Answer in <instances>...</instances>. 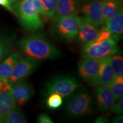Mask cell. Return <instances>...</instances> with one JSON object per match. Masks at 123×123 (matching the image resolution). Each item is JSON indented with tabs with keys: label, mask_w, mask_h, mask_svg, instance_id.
Listing matches in <instances>:
<instances>
[{
	"label": "cell",
	"mask_w": 123,
	"mask_h": 123,
	"mask_svg": "<svg viewBox=\"0 0 123 123\" xmlns=\"http://www.w3.org/2000/svg\"><path fill=\"white\" fill-rule=\"evenodd\" d=\"M20 53L39 61L54 59L59 57L61 52L44 35L33 33L22 38L18 42Z\"/></svg>",
	"instance_id": "obj_1"
},
{
	"label": "cell",
	"mask_w": 123,
	"mask_h": 123,
	"mask_svg": "<svg viewBox=\"0 0 123 123\" xmlns=\"http://www.w3.org/2000/svg\"><path fill=\"white\" fill-rule=\"evenodd\" d=\"M20 25L26 30L34 31L43 26L47 19L40 0H20L15 9Z\"/></svg>",
	"instance_id": "obj_2"
},
{
	"label": "cell",
	"mask_w": 123,
	"mask_h": 123,
	"mask_svg": "<svg viewBox=\"0 0 123 123\" xmlns=\"http://www.w3.org/2000/svg\"><path fill=\"white\" fill-rule=\"evenodd\" d=\"M94 105L90 93L84 89H79L67 97L65 107L66 114L74 119L90 116L93 112Z\"/></svg>",
	"instance_id": "obj_3"
},
{
	"label": "cell",
	"mask_w": 123,
	"mask_h": 123,
	"mask_svg": "<svg viewBox=\"0 0 123 123\" xmlns=\"http://www.w3.org/2000/svg\"><path fill=\"white\" fill-rule=\"evenodd\" d=\"M81 21L78 14L68 15L53 18L50 28L51 35L61 42H70L76 37Z\"/></svg>",
	"instance_id": "obj_4"
},
{
	"label": "cell",
	"mask_w": 123,
	"mask_h": 123,
	"mask_svg": "<svg viewBox=\"0 0 123 123\" xmlns=\"http://www.w3.org/2000/svg\"><path fill=\"white\" fill-rule=\"evenodd\" d=\"M118 50L117 41L113 37H107L105 35L99 33L94 41L84 44L82 49L84 58L101 59L115 54Z\"/></svg>",
	"instance_id": "obj_5"
},
{
	"label": "cell",
	"mask_w": 123,
	"mask_h": 123,
	"mask_svg": "<svg viewBox=\"0 0 123 123\" xmlns=\"http://www.w3.org/2000/svg\"><path fill=\"white\" fill-rule=\"evenodd\" d=\"M80 83L74 77L67 75L55 76L47 81L43 88L46 96L57 93L63 98H67L79 90Z\"/></svg>",
	"instance_id": "obj_6"
},
{
	"label": "cell",
	"mask_w": 123,
	"mask_h": 123,
	"mask_svg": "<svg viewBox=\"0 0 123 123\" xmlns=\"http://www.w3.org/2000/svg\"><path fill=\"white\" fill-rule=\"evenodd\" d=\"M39 64V61L34 58L26 57L20 59L17 64L10 78L9 82L10 84L17 81L25 79L37 69Z\"/></svg>",
	"instance_id": "obj_7"
},
{
	"label": "cell",
	"mask_w": 123,
	"mask_h": 123,
	"mask_svg": "<svg viewBox=\"0 0 123 123\" xmlns=\"http://www.w3.org/2000/svg\"><path fill=\"white\" fill-rule=\"evenodd\" d=\"M100 59L84 58L78 63V73L80 78L90 85H97Z\"/></svg>",
	"instance_id": "obj_8"
},
{
	"label": "cell",
	"mask_w": 123,
	"mask_h": 123,
	"mask_svg": "<svg viewBox=\"0 0 123 123\" xmlns=\"http://www.w3.org/2000/svg\"><path fill=\"white\" fill-rule=\"evenodd\" d=\"M81 20L87 21L96 26L104 24L101 12V0H92L81 6L80 9Z\"/></svg>",
	"instance_id": "obj_9"
},
{
	"label": "cell",
	"mask_w": 123,
	"mask_h": 123,
	"mask_svg": "<svg viewBox=\"0 0 123 123\" xmlns=\"http://www.w3.org/2000/svg\"><path fill=\"white\" fill-rule=\"evenodd\" d=\"M10 92L17 104L20 107L25 105L34 93L32 86L25 79L10 84Z\"/></svg>",
	"instance_id": "obj_10"
},
{
	"label": "cell",
	"mask_w": 123,
	"mask_h": 123,
	"mask_svg": "<svg viewBox=\"0 0 123 123\" xmlns=\"http://www.w3.org/2000/svg\"><path fill=\"white\" fill-rule=\"evenodd\" d=\"M94 91L100 111L105 115L110 114L116 100L110 89L108 87L98 85L95 87Z\"/></svg>",
	"instance_id": "obj_11"
},
{
	"label": "cell",
	"mask_w": 123,
	"mask_h": 123,
	"mask_svg": "<svg viewBox=\"0 0 123 123\" xmlns=\"http://www.w3.org/2000/svg\"><path fill=\"white\" fill-rule=\"evenodd\" d=\"M99 32L98 26L81 19L76 38L79 43L84 45L94 41L98 37Z\"/></svg>",
	"instance_id": "obj_12"
},
{
	"label": "cell",
	"mask_w": 123,
	"mask_h": 123,
	"mask_svg": "<svg viewBox=\"0 0 123 123\" xmlns=\"http://www.w3.org/2000/svg\"><path fill=\"white\" fill-rule=\"evenodd\" d=\"M116 78L111 64L110 56L100 59L97 85L108 87Z\"/></svg>",
	"instance_id": "obj_13"
},
{
	"label": "cell",
	"mask_w": 123,
	"mask_h": 123,
	"mask_svg": "<svg viewBox=\"0 0 123 123\" xmlns=\"http://www.w3.org/2000/svg\"><path fill=\"white\" fill-rule=\"evenodd\" d=\"M81 0H58L56 11L53 18L78 14L81 7Z\"/></svg>",
	"instance_id": "obj_14"
},
{
	"label": "cell",
	"mask_w": 123,
	"mask_h": 123,
	"mask_svg": "<svg viewBox=\"0 0 123 123\" xmlns=\"http://www.w3.org/2000/svg\"><path fill=\"white\" fill-rule=\"evenodd\" d=\"M105 26L111 33L113 38L116 41L122 38L123 33V10H120L115 16L104 22Z\"/></svg>",
	"instance_id": "obj_15"
},
{
	"label": "cell",
	"mask_w": 123,
	"mask_h": 123,
	"mask_svg": "<svg viewBox=\"0 0 123 123\" xmlns=\"http://www.w3.org/2000/svg\"><path fill=\"white\" fill-rule=\"evenodd\" d=\"M21 58L19 53H14L0 63V78L9 80L15 64Z\"/></svg>",
	"instance_id": "obj_16"
},
{
	"label": "cell",
	"mask_w": 123,
	"mask_h": 123,
	"mask_svg": "<svg viewBox=\"0 0 123 123\" xmlns=\"http://www.w3.org/2000/svg\"><path fill=\"white\" fill-rule=\"evenodd\" d=\"M123 9V5L117 0H101V12L104 22L108 21Z\"/></svg>",
	"instance_id": "obj_17"
},
{
	"label": "cell",
	"mask_w": 123,
	"mask_h": 123,
	"mask_svg": "<svg viewBox=\"0 0 123 123\" xmlns=\"http://www.w3.org/2000/svg\"><path fill=\"white\" fill-rule=\"evenodd\" d=\"M17 107V103L10 91L0 95V117L2 123L6 115Z\"/></svg>",
	"instance_id": "obj_18"
},
{
	"label": "cell",
	"mask_w": 123,
	"mask_h": 123,
	"mask_svg": "<svg viewBox=\"0 0 123 123\" xmlns=\"http://www.w3.org/2000/svg\"><path fill=\"white\" fill-rule=\"evenodd\" d=\"M2 123H26V118L24 112L19 108L15 107L6 115Z\"/></svg>",
	"instance_id": "obj_19"
},
{
	"label": "cell",
	"mask_w": 123,
	"mask_h": 123,
	"mask_svg": "<svg viewBox=\"0 0 123 123\" xmlns=\"http://www.w3.org/2000/svg\"><path fill=\"white\" fill-rule=\"evenodd\" d=\"M111 64L116 78L123 76V58L119 51L110 56Z\"/></svg>",
	"instance_id": "obj_20"
},
{
	"label": "cell",
	"mask_w": 123,
	"mask_h": 123,
	"mask_svg": "<svg viewBox=\"0 0 123 123\" xmlns=\"http://www.w3.org/2000/svg\"><path fill=\"white\" fill-rule=\"evenodd\" d=\"M115 99L118 100L123 95V76L116 78L108 87Z\"/></svg>",
	"instance_id": "obj_21"
},
{
	"label": "cell",
	"mask_w": 123,
	"mask_h": 123,
	"mask_svg": "<svg viewBox=\"0 0 123 123\" xmlns=\"http://www.w3.org/2000/svg\"><path fill=\"white\" fill-rule=\"evenodd\" d=\"M47 19L53 18L56 11L58 0H40Z\"/></svg>",
	"instance_id": "obj_22"
},
{
	"label": "cell",
	"mask_w": 123,
	"mask_h": 123,
	"mask_svg": "<svg viewBox=\"0 0 123 123\" xmlns=\"http://www.w3.org/2000/svg\"><path fill=\"white\" fill-rule=\"evenodd\" d=\"M46 105L49 108L56 110L61 107L63 104V98L57 93H51L47 96Z\"/></svg>",
	"instance_id": "obj_23"
},
{
	"label": "cell",
	"mask_w": 123,
	"mask_h": 123,
	"mask_svg": "<svg viewBox=\"0 0 123 123\" xmlns=\"http://www.w3.org/2000/svg\"><path fill=\"white\" fill-rule=\"evenodd\" d=\"M12 44L9 39L0 34V62L11 51Z\"/></svg>",
	"instance_id": "obj_24"
},
{
	"label": "cell",
	"mask_w": 123,
	"mask_h": 123,
	"mask_svg": "<svg viewBox=\"0 0 123 123\" xmlns=\"http://www.w3.org/2000/svg\"><path fill=\"white\" fill-rule=\"evenodd\" d=\"M112 112H114L116 114H122L123 112V97L119 98L112 108Z\"/></svg>",
	"instance_id": "obj_25"
},
{
	"label": "cell",
	"mask_w": 123,
	"mask_h": 123,
	"mask_svg": "<svg viewBox=\"0 0 123 123\" xmlns=\"http://www.w3.org/2000/svg\"><path fill=\"white\" fill-rule=\"evenodd\" d=\"M10 90V84L9 80L4 78H0V95Z\"/></svg>",
	"instance_id": "obj_26"
},
{
	"label": "cell",
	"mask_w": 123,
	"mask_h": 123,
	"mask_svg": "<svg viewBox=\"0 0 123 123\" xmlns=\"http://www.w3.org/2000/svg\"><path fill=\"white\" fill-rule=\"evenodd\" d=\"M37 122L39 123H53L54 121L47 114L41 113L38 116Z\"/></svg>",
	"instance_id": "obj_27"
},
{
	"label": "cell",
	"mask_w": 123,
	"mask_h": 123,
	"mask_svg": "<svg viewBox=\"0 0 123 123\" xmlns=\"http://www.w3.org/2000/svg\"><path fill=\"white\" fill-rule=\"evenodd\" d=\"M0 5L2 6L5 8L8 11H9L11 13H14V11L13 9L12 8V6L10 5V3L7 0H0Z\"/></svg>",
	"instance_id": "obj_28"
},
{
	"label": "cell",
	"mask_w": 123,
	"mask_h": 123,
	"mask_svg": "<svg viewBox=\"0 0 123 123\" xmlns=\"http://www.w3.org/2000/svg\"><path fill=\"white\" fill-rule=\"evenodd\" d=\"M95 123H109V119L107 116H99L95 121Z\"/></svg>",
	"instance_id": "obj_29"
},
{
	"label": "cell",
	"mask_w": 123,
	"mask_h": 123,
	"mask_svg": "<svg viewBox=\"0 0 123 123\" xmlns=\"http://www.w3.org/2000/svg\"><path fill=\"white\" fill-rule=\"evenodd\" d=\"M112 123H123V115L119 114L117 116L115 117L112 120Z\"/></svg>",
	"instance_id": "obj_30"
},
{
	"label": "cell",
	"mask_w": 123,
	"mask_h": 123,
	"mask_svg": "<svg viewBox=\"0 0 123 123\" xmlns=\"http://www.w3.org/2000/svg\"><path fill=\"white\" fill-rule=\"evenodd\" d=\"M9 1V2L10 3V5L12 6V8L13 9L15 13V9L16 8L18 2H19L20 0H7Z\"/></svg>",
	"instance_id": "obj_31"
},
{
	"label": "cell",
	"mask_w": 123,
	"mask_h": 123,
	"mask_svg": "<svg viewBox=\"0 0 123 123\" xmlns=\"http://www.w3.org/2000/svg\"><path fill=\"white\" fill-rule=\"evenodd\" d=\"M117 1H118V2H119L120 4H121V5H123V0H117Z\"/></svg>",
	"instance_id": "obj_32"
},
{
	"label": "cell",
	"mask_w": 123,
	"mask_h": 123,
	"mask_svg": "<svg viewBox=\"0 0 123 123\" xmlns=\"http://www.w3.org/2000/svg\"><path fill=\"white\" fill-rule=\"evenodd\" d=\"M0 123H2V120H1V117H0Z\"/></svg>",
	"instance_id": "obj_33"
}]
</instances>
